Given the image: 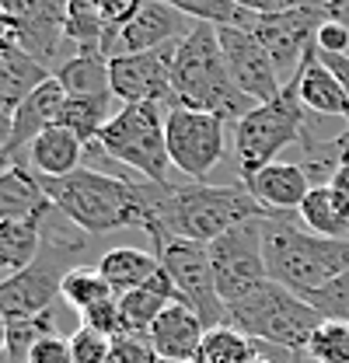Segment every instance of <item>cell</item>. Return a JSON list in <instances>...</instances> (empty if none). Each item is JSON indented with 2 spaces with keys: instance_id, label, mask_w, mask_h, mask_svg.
Instances as JSON below:
<instances>
[{
  "instance_id": "6da1fadb",
  "label": "cell",
  "mask_w": 349,
  "mask_h": 363,
  "mask_svg": "<svg viewBox=\"0 0 349 363\" xmlns=\"http://www.w3.org/2000/svg\"><path fill=\"white\" fill-rule=\"evenodd\" d=\"M143 199H147L143 230L150 234L154 252H161L174 238L210 245L231 227L265 217V210L252 199V192L245 185H206V182L157 185V182H147Z\"/></svg>"
},
{
  "instance_id": "7a4b0ae2",
  "label": "cell",
  "mask_w": 349,
  "mask_h": 363,
  "mask_svg": "<svg viewBox=\"0 0 349 363\" xmlns=\"http://www.w3.org/2000/svg\"><path fill=\"white\" fill-rule=\"evenodd\" d=\"M49 203L84 234H112L147 220V182H126L101 175L94 168H77L67 179H39Z\"/></svg>"
},
{
  "instance_id": "3957f363",
  "label": "cell",
  "mask_w": 349,
  "mask_h": 363,
  "mask_svg": "<svg viewBox=\"0 0 349 363\" xmlns=\"http://www.w3.org/2000/svg\"><path fill=\"white\" fill-rule=\"evenodd\" d=\"M172 91L178 105L214 112L231 126L241 123L255 108V101L248 94H241L238 84L231 81V70H227V60H223V49H220L217 25H203V21H196L192 32L174 49Z\"/></svg>"
},
{
  "instance_id": "277c9868",
  "label": "cell",
  "mask_w": 349,
  "mask_h": 363,
  "mask_svg": "<svg viewBox=\"0 0 349 363\" xmlns=\"http://www.w3.org/2000/svg\"><path fill=\"white\" fill-rule=\"evenodd\" d=\"M297 213H269L262 220V255L269 279L297 297H311L349 269V241H332L294 224Z\"/></svg>"
},
{
  "instance_id": "5b68a950",
  "label": "cell",
  "mask_w": 349,
  "mask_h": 363,
  "mask_svg": "<svg viewBox=\"0 0 349 363\" xmlns=\"http://www.w3.org/2000/svg\"><path fill=\"white\" fill-rule=\"evenodd\" d=\"M321 321L325 318L304 297L290 294L287 286H279L272 279H265L241 301L227 304V325L234 332L248 335L259 346L287 350V353H304Z\"/></svg>"
},
{
  "instance_id": "8992f818",
  "label": "cell",
  "mask_w": 349,
  "mask_h": 363,
  "mask_svg": "<svg viewBox=\"0 0 349 363\" xmlns=\"http://www.w3.org/2000/svg\"><path fill=\"white\" fill-rule=\"evenodd\" d=\"M165 123H168L165 105H119L116 116L98 133V147L123 168L136 172L140 179L172 185Z\"/></svg>"
},
{
  "instance_id": "52a82bcc",
  "label": "cell",
  "mask_w": 349,
  "mask_h": 363,
  "mask_svg": "<svg viewBox=\"0 0 349 363\" xmlns=\"http://www.w3.org/2000/svg\"><path fill=\"white\" fill-rule=\"evenodd\" d=\"M307 133V108L301 105L294 84H287L279 98L255 105L241 123H234V161L241 179L279 161L290 143H301Z\"/></svg>"
},
{
  "instance_id": "ba28073f",
  "label": "cell",
  "mask_w": 349,
  "mask_h": 363,
  "mask_svg": "<svg viewBox=\"0 0 349 363\" xmlns=\"http://www.w3.org/2000/svg\"><path fill=\"white\" fill-rule=\"evenodd\" d=\"M165 140H168L172 172L192 182H206V175L227 154V123L214 112L174 105V108H168Z\"/></svg>"
},
{
  "instance_id": "9c48e42d",
  "label": "cell",
  "mask_w": 349,
  "mask_h": 363,
  "mask_svg": "<svg viewBox=\"0 0 349 363\" xmlns=\"http://www.w3.org/2000/svg\"><path fill=\"white\" fill-rule=\"evenodd\" d=\"M265 217H255V220H245V224L231 227L227 234H220L217 241L206 245L223 308L234 304V301H241L245 294H252L255 286H262L269 279L265 255H262V220Z\"/></svg>"
},
{
  "instance_id": "30bf717a",
  "label": "cell",
  "mask_w": 349,
  "mask_h": 363,
  "mask_svg": "<svg viewBox=\"0 0 349 363\" xmlns=\"http://www.w3.org/2000/svg\"><path fill=\"white\" fill-rule=\"evenodd\" d=\"M161 259V269L168 272V279L178 290V301L189 304L196 315L203 318L206 328L227 325V308L217 294V276L210 262V248L199 241H168L161 252H154Z\"/></svg>"
},
{
  "instance_id": "8fae6325",
  "label": "cell",
  "mask_w": 349,
  "mask_h": 363,
  "mask_svg": "<svg viewBox=\"0 0 349 363\" xmlns=\"http://www.w3.org/2000/svg\"><path fill=\"white\" fill-rule=\"evenodd\" d=\"M328 18L325 7H297V11H283V14H252L248 18V32L262 43L269 52L276 74L283 84H290L307 60V52L314 49L318 28Z\"/></svg>"
},
{
  "instance_id": "7c38bea8",
  "label": "cell",
  "mask_w": 349,
  "mask_h": 363,
  "mask_svg": "<svg viewBox=\"0 0 349 363\" xmlns=\"http://www.w3.org/2000/svg\"><path fill=\"white\" fill-rule=\"evenodd\" d=\"M178 43L154 49V52H133V56H116L109 60V81H112V98L119 105H165L174 108L172 91V56Z\"/></svg>"
},
{
  "instance_id": "4fadbf2b",
  "label": "cell",
  "mask_w": 349,
  "mask_h": 363,
  "mask_svg": "<svg viewBox=\"0 0 349 363\" xmlns=\"http://www.w3.org/2000/svg\"><path fill=\"white\" fill-rule=\"evenodd\" d=\"M220 49H223V60H227V70H231V81L238 84L241 94H248L255 105L262 101H272L283 94V81L269 60V52L262 49V43L241 25H220Z\"/></svg>"
},
{
  "instance_id": "5bb4252c",
  "label": "cell",
  "mask_w": 349,
  "mask_h": 363,
  "mask_svg": "<svg viewBox=\"0 0 349 363\" xmlns=\"http://www.w3.org/2000/svg\"><path fill=\"white\" fill-rule=\"evenodd\" d=\"M192 25L196 21L185 18L182 11H174L172 4H165V0H143V7L136 11V18H133L126 28L109 32L101 52L109 60L133 56V52H154V49L182 43L192 32Z\"/></svg>"
},
{
  "instance_id": "9a60e30c",
  "label": "cell",
  "mask_w": 349,
  "mask_h": 363,
  "mask_svg": "<svg viewBox=\"0 0 349 363\" xmlns=\"http://www.w3.org/2000/svg\"><path fill=\"white\" fill-rule=\"evenodd\" d=\"M241 185L252 192V199L265 213H297L307 192L314 189L301 161H272L262 172L241 179Z\"/></svg>"
},
{
  "instance_id": "2e32d148",
  "label": "cell",
  "mask_w": 349,
  "mask_h": 363,
  "mask_svg": "<svg viewBox=\"0 0 349 363\" xmlns=\"http://www.w3.org/2000/svg\"><path fill=\"white\" fill-rule=\"evenodd\" d=\"M206 325L189 304L174 301L172 308H165V315L147 328V339L154 346V353L165 363H192L199 353L203 339H206Z\"/></svg>"
},
{
  "instance_id": "e0dca14e",
  "label": "cell",
  "mask_w": 349,
  "mask_h": 363,
  "mask_svg": "<svg viewBox=\"0 0 349 363\" xmlns=\"http://www.w3.org/2000/svg\"><path fill=\"white\" fill-rule=\"evenodd\" d=\"M63 101H67V91L60 88L56 77H49V81H43L32 94H25L14 105V133H11V143H7V157L11 161H18L21 147L35 143L45 130H52L60 123Z\"/></svg>"
},
{
  "instance_id": "ac0fdd59",
  "label": "cell",
  "mask_w": 349,
  "mask_h": 363,
  "mask_svg": "<svg viewBox=\"0 0 349 363\" xmlns=\"http://www.w3.org/2000/svg\"><path fill=\"white\" fill-rule=\"evenodd\" d=\"M297 220L321 238L332 241H349V175L339 172L336 182L328 185H314L307 192V199L297 210Z\"/></svg>"
},
{
  "instance_id": "d6986e66",
  "label": "cell",
  "mask_w": 349,
  "mask_h": 363,
  "mask_svg": "<svg viewBox=\"0 0 349 363\" xmlns=\"http://www.w3.org/2000/svg\"><path fill=\"white\" fill-rule=\"evenodd\" d=\"M290 84H294V91H297V98H301V105H304L307 112L336 116V119H346L349 123L346 91L339 84V77L325 67V60L318 56V45L307 52V60L301 63V70H297V77Z\"/></svg>"
},
{
  "instance_id": "ffe728a7",
  "label": "cell",
  "mask_w": 349,
  "mask_h": 363,
  "mask_svg": "<svg viewBox=\"0 0 349 363\" xmlns=\"http://www.w3.org/2000/svg\"><path fill=\"white\" fill-rule=\"evenodd\" d=\"M84 140L63 126L45 130L35 143H28L25 150V168L35 179H67L77 168H84Z\"/></svg>"
},
{
  "instance_id": "44dd1931",
  "label": "cell",
  "mask_w": 349,
  "mask_h": 363,
  "mask_svg": "<svg viewBox=\"0 0 349 363\" xmlns=\"http://www.w3.org/2000/svg\"><path fill=\"white\" fill-rule=\"evenodd\" d=\"M52 210L39 179L25 164H11L0 172V224L4 220H43Z\"/></svg>"
},
{
  "instance_id": "7402d4cb",
  "label": "cell",
  "mask_w": 349,
  "mask_h": 363,
  "mask_svg": "<svg viewBox=\"0 0 349 363\" xmlns=\"http://www.w3.org/2000/svg\"><path fill=\"white\" fill-rule=\"evenodd\" d=\"M49 77L52 70L43 67L32 52H25L14 43V35H0V101L14 108L25 94H32Z\"/></svg>"
},
{
  "instance_id": "603a6c76",
  "label": "cell",
  "mask_w": 349,
  "mask_h": 363,
  "mask_svg": "<svg viewBox=\"0 0 349 363\" xmlns=\"http://www.w3.org/2000/svg\"><path fill=\"white\" fill-rule=\"evenodd\" d=\"M98 272L105 276L112 294L123 297V294H133V290L147 286L161 272V259L154 252H143V248H109L98 259Z\"/></svg>"
},
{
  "instance_id": "cb8c5ba5",
  "label": "cell",
  "mask_w": 349,
  "mask_h": 363,
  "mask_svg": "<svg viewBox=\"0 0 349 363\" xmlns=\"http://www.w3.org/2000/svg\"><path fill=\"white\" fill-rule=\"evenodd\" d=\"M67 98H112V81H109V56L101 52H74L60 60L52 70Z\"/></svg>"
},
{
  "instance_id": "d4e9b609",
  "label": "cell",
  "mask_w": 349,
  "mask_h": 363,
  "mask_svg": "<svg viewBox=\"0 0 349 363\" xmlns=\"http://www.w3.org/2000/svg\"><path fill=\"white\" fill-rule=\"evenodd\" d=\"M43 255L39 220H4L0 224V279L28 269Z\"/></svg>"
},
{
  "instance_id": "484cf974",
  "label": "cell",
  "mask_w": 349,
  "mask_h": 363,
  "mask_svg": "<svg viewBox=\"0 0 349 363\" xmlns=\"http://www.w3.org/2000/svg\"><path fill=\"white\" fill-rule=\"evenodd\" d=\"M112 101H116V98H67L56 126H63V130L81 136L84 143H91V140H98V133L105 130V123L116 116Z\"/></svg>"
},
{
  "instance_id": "4316f807",
  "label": "cell",
  "mask_w": 349,
  "mask_h": 363,
  "mask_svg": "<svg viewBox=\"0 0 349 363\" xmlns=\"http://www.w3.org/2000/svg\"><path fill=\"white\" fill-rule=\"evenodd\" d=\"M259 357V342H252L248 335L234 332L231 325L210 328L199 353L192 357V363H252Z\"/></svg>"
},
{
  "instance_id": "83f0119b",
  "label": "cell",
  "mask_w": 349,
  "mask_h": 363,
  "mask_svg": "<svg viewBox=\"0 0 349 363\" xmlns=\"http://www.w3.org/2000/svg\"><path fill=\"white\" fill-rule=\"evenodd\" d=\"M60 297H63L77 315H84L87 308H94V304H101V301H109V297H116V294H112V286L105 283V276L98 272V266H74V269L63 276Z\"/></svg>"
},
{
  "instance_id": "f1b7e54d",
  "label": "cell",
  "mask_w": 349,
  "mask_h": 363,
  "mask_svg": "<svg viewBox=\"0 0 349 363\" xmlns=\"http://www.w3.org/2000/svg\"><path fill=\"white\" fill-rule=\"evenodd\" d=\"M56 332V315L45 311V315L35 318H18V321H7V350L4 357L7 363H25L32 346L43 339V335H52Z\"/></svg>"
},
{
  "instance_id": "f546056e",
  "label": "cell",
  "mask_w": 349,
  "mask_h": 363,
  "mask_svg": "<svg viewBox=\"0 0 349 363\" xmlns=\"http://www.w3.org/2000/svg\"><path fill=\"white\" fill-rule=\"evenodd\" d=\"M304 353L314 363H349V321H321Z\"/></svg>"
},
{
  "instance_id": "4dcf8cb0",
  "label": "cell",
  "mask_w": 349,
  "mask_h": 363,
  "mask_svg": "<svg viewBox=\"0 0 349 363\" xmlns=\"http://www.w3.org/2000/svg\"><path fill=\"white\" fill-rule=\"evenodd\" d=\"M165 4H172L174 11H182L185 18H192V21H203V25H248V11H241V7H234L231 0H165Z\"/></svg>"
},
{
  "instance_id": "1f68e13d",
  "label": "cell",
  "mask_w": 349,
  "mask_h": 363,
  "mask_svg": "<svg viewBox=\"0 0 349 363\" xmlns=\"http://www.w3.org/2000/svg\"><path fill=\"white\" fill-rule=\"evenodd\" d=\"M304 301L325 321H349V269L339 272L332 283H325L321 290H314Z\"/></svg>"
},
{
  "instance_id": "d6a6232c",
  "label": "cell",
  "mask_w": 349,
  "mask_h": 363,
  "mask_svg": "<svg viewBox=\"0 0 349 363\" xmlns=\"http://www.w3.org/2000/svg\"><path fill=\"white\" fill-rule=\"evenodd\" d=\"M70 339V350H74V363H109V353H112V342L109 335L94 332V328H77L67 335Z\"/></svg>"
},
{
  "instance_id": "836d02e7",
  "label": "cell",
  "mask_w": 349,
  "mask_h": 363,
  "mask_svg": "<svg viewBox=\"0 0 349 363\" xmlns=\"http://www.w3.org/2000/svg\"><path fill=\"white\" fill-rule=\"evenodd\" d=\"M81 325H84V328H94V332H101V335H109V339L126 335V321H123L119 297H109V301L87 308L84 315H81Z\"/></svg>"
},
{
  "instance_id": "e575fe53",
  "label": "cell",
  "mask_w": 349,
  "mask_h": 363,
  "mask_svg": "<svg viewBox=\"0 0 349 363\" xmlns=\"http://www.w3.org/2000/svg\"><path fill=\"white\" fill-rule=\"evenodd\" d=\"M109 363H165V360L154 353V346H150L147 335L130 332V335H119V339L112 342Z\"/></svg>"
},
{
  "instance_id": "d590c367",
  "label": "cell",
  "mask_w": 349,
  "mask_h": 363,
  "mask_svg": "<svg viewBox=\"0 0 349 363\" xmlns=\"http://www.w3.org/2000/svg\"><path fill=\"white\" fill-rule=\"evenodd\" d=\"M91 7H94V14L101 18V25L109 32H119V28H126L133 18H136V11L143 7V0H91Z\"/></svg>"
},
{
  "instance_id": "8d00e7d4",
  "label": "cell",
  "mask_w": 349,
  "mask_h": 363,
  "mask_svg": "<svg viewBox=\"0 0 349 363\" xmlns=\"http://www.w3.org/2000/svg\"><path fill=\"white\" fill-rule=\"evenodd\" d=\"M25 363H74L70 339H63L60 332L43 335V339L32 346V353H28V360H25Z\"/></svg>"
},
{
  "instance_id": "74e56055",
  "label": "cell",
  "mask_w": 349,
  "mask_h": 363,
  "mask_svg": "<svg viewBox=\"0 0 349 363\" xmlns=\"http://www.w3.org/2000/svg\"><path fill=\"white\" fill-rule=\"evenodd\" d=\"M314 45H318V52H328V56H349V28L339 18H325Z\"/></svg>"
},
{
  "instance_id": "f35d334b",
  "label": "cell",
  "mask_w": 349,
  "mask_h": 363,
  "mask_svg": "<svg viewBox=\"0 0 349 363\" xmlns=\"http://www.w3.org/2000/svg\"><path fill=\"white\" fill-rule=\"evenodd\" d=\"M231 4L248 14H283V11H297V7H325L318 0H231Z\"/></svg>"
},
{
  "instance_id": "ab89813d",
  "label": "cell",
  "mask_w": 349,
  "mask_h": 363,
  "mask_svg": "<svg viewBox=\"0 0 349 363\" xmlns=\"http://www.w3.org/2000/svg\"><path fill=\"white\" fill-rule=\"evenodd\" d=\"M321 60H325V67L339 77V84H343V91H346L349 98V56H328V52H318Z\"/></svg>"
},
{
  "instance_id": "60d3db41",
  "label": "cell",
  "mask_w": 349,
  "mask_h": 363,
  "mask_svg": "<svg viewBox=\"0 0 349 363\" xmlns=\"http://www.w3.org/2000/svg\"><path fill=\"white\" fill-rule=\"evenodd\" d=\"M11 133H14V108H11L7 101H0V150H4V154H7Z\"/></svg>"
},
{
  "instance_id": "b9f144b4",
  "label": "cell",
  "mask_w": 349,
  "mask_h": 363,
  "mask_svg": "<svg viewBox=\"0 0 349 363\" xmlns=\"http://www.w3.org/2000/svg\"><path fill=\"white\" fill-rule=\"evenodd\" d=\"M35 4H43L45 11H52L56 18H63V21H67V11H70V0H35Z\"/></svg>"
},
{
  "instance_id": "7bdbcfd3",
  "label": "cell",
  "mask_w": 349,
  "mask_h": 363,
  "mask_svg": "<svg viewBox=\"0 0 349 363\" xmlns=\"http://www.w3.org/2000/svg\"><path fill=\"white\" fill-rule=\"evenodd\" d=\"M328 18H339V21H343V25L349 28V7H336V11L328 14Z\"/></svg>"
},
{
  "instance_id": "ee69618b",
  "label": "cell",
  "mask_w": 349,
  "mask_h": 363,
  "mask_svg": "<svg viewBox=\"0 0 349 363\" xmlns=\"http://www.w3.org/2000/svg\"><path fill=\"white\" fill-rule=\"evenodd\" d=\"M4 350H7V321L0 318V357H4Z\"/></svg>"
},
{
  "instance_id": "f6af8a7d",
  "label": "cell",
  "mask_w": 349,
  "mask_h": 363,
  "mask_svg": "<svg viewBox=\"0 0 349 363\" xmlns=\"http://www.w3.org/2000/svg\"><path fill=\"white\" fill-rule=\"evenodd\" d=\"M11 164H14V161H11V157H7V154L0 150V172H4V168H11Z\"/></svg>"
},
{
  "instance_id": "bcb514c9",
  "label": "cell",
  "mask_w": 349,
  "mask_h": 363,
  "mask_svg": "<svg viewBox=\"0 0 349 363\" xmlns=\"http://www.w3.org/2000/svg\"><path fill=\"white\" fill-rule=\"evenodd\" d=\"M252 363H276V360H272L269 353H262V350H259V357H255V360H252Z\"/></svg>"
},
{
  "instance_id": "7dc6e473",
  "label": "cell",
  "mask_w": 349,
  "mask_h": 363,
  "mask_svg": "<svg viewBox=\"0 0 349 363\" xmlns=\"http://www.w3.org/2000/svg\"><path fill=\"white\" fill-rule=\"evenodd\" d=\"M343 172H346V175H349V161H346V168H343Z\"/></svg>"
}]
</instances>
